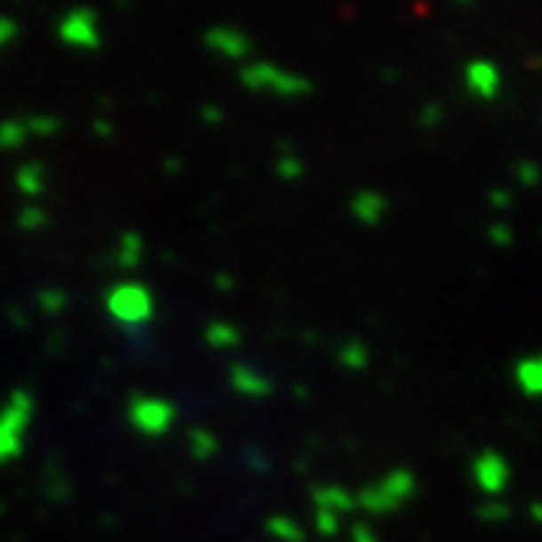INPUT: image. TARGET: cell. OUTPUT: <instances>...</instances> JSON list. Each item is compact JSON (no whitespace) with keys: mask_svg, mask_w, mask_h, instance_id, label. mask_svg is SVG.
<instances>
[{"mask_svg":"<svg viewBox=\"0 0 542 542\" xmlns=\"http://www.w3.org/2000/svg\"><path fill=\"white\" fill-rule=\"evenodd\" d=\"M106 314L121 325L124 331H142L157 320V299L151 286L142 281H121L106 292Z\"/></svg>","mask_w":542,"mask_h":542,"instance_id":"obj_1","label":"cell"},{"mask_svg":"<svg viewBox=\"0 0 542 542\" xmlns=\"http://www.w3.org/2000/svg\"><path fill=\"white\" fill-rule=\"evenodd\" d=\"M36 416V398L28 389H12L0 407V467L25 455L28 431Z\"/></svg>","mask_w":542,"mask_h":542,"instance_id":"obj_2","label":"cell"},{"mask_svg":"<svg viewBox=\"0 0 542 542\" xmlns=\"http://www.w3.org/2000/svg\"><path fill=\"white\" fill-rule=\"evenodd\" d=\"M238 82L253 94H271L283 100H296L311 94V82L301 79L299 73H290L283 67H275L268 60H247L238 69Z\"/></svg>","mask_w":542,"mask_h":542,"instance_id":"obj_3","label":"cell"},{"mask_svg":"<svg viewBox=\"0 0 542 542\" xmlns=\"http://www.w3.org/2000/svg\"><path fill=\"white\" fill-rule=\"evenodd\" d=\"M127 422L136 434L148 440L166 437L178 425V404L163 395H130L127 401Z\"/></svg>","mask_w":542,"mask_h":542,"instance_id":"obj_4","label":"cell"},{"mask_svg":"<svg viewBox=\"0 0 542 542\" xmlns=\"http://www.w3.org/2000/svg\"><path fill=\"white\" fill-rule=\"evenodd\" d=\"M58 40L69 45V49L79 52H97L103 45V34H100V21L97 12L88 10V6H79V10H69L58 25Z\"/></svg>","mask_w":542,"mask_h":542,"instance_id":"obj_5","label":"cell"},{"mask_svg":"<svg viewBox=\"0 0 542 542\" xmlns=\"http://www.w3.org/2000/svg\"><path fill=\"white\" fill-rule=\"evenodd\" d=\"M232 392L242 395L244 401H268L275 395V379L266 371L251 365V362H232L227 371Z\"/></svg>","mask_w":542,"mask_h":542,"instance_id":"obj_6","label":"cell"},{"mask_svg":"<svg viewBox=\"0 0 542 542\" xmlns=\"http://www.w3.org/2000/svg\"><path fill=\"white\" fill-rule=\"evenodd\" d=\"M203 43L208 52H214L223 60H244L247 64V58L253 54L251 36L242 34L238 28H208L203 34Z\"/></svg>","mask_w":542,"mask_h":542,"instance_id":"obj_7","label":"cell"},{"mask_svg":"<svg viewBox=\"0 0 542 542\" xmlns=\"http://www.w3.org/2000/svg\"><path fill=\"white\" fill-rule=\"evenodd\" d=\"M12 181H15V190H19L25 199H40L45 193V187H49V172H45L43 163L28 160V163H21V166L15 169Z\"/></svg>","mask_w":542,"mask_h":542,"instance_id":"obj_8","label":"cell"},{"mask_svg":"<svg viewBox=\"0 0 542 542\" xmlns=\"http://www.w3.org/2000/svg\"><path fill=\"white\" fill-rule=\"evenodd\" d=\"M205 344L211 347L214 353H232V350H242L244 344V335L235 323H227V320H211L205 325Z\"/></svg>","mask_w":542,"mask_h":542,"instance_id":"obj_9","label":"cell"},{"mask_svg":"<svg viewBox=\"0 0 542 542\" xmlns=\"http://www.w3.org/2000/svg\"><path fill=\"white\" fill-rule=\"evenodd\" d=\"M142 257H145V238L133 229L121 232L118 244H115V257H112L115 266L121 271H133V268H139Z\"/></svg>","mask_w":542,"mask_h":542,"instance_id":"obj_10","label":"cell"},{"mask_svg":"<svg viewBox=\"0 0 542 542\" xmlns=\"http://www.w3.org/2000/svg\"><path fill=\"white\" fill-rule=\"evenodd\" d=\"M187 452H190V458H196V461H211L214 455L220 452V440H217L214 431L196 425V428L187 431Z\"/></svg>","mask_w":542,"mask_h":542,"instance_id":"obj_11","label":"cell"},{"mask_svg":"<svg viewBox=\"0 0 542 542\" xmlns=\"http://www.w3.org/2000/svg\"><path fill=\"white\" fill-rule=\"evenodd\" d=\"M314 509L340 515V513H347V509H353V498L344 491V488L325 485V488H316L314 491Z\"/></svg>","mask_w":542,"mask_h":542,"instance_id":"obj_12","label":"cell"},{"mask_svg":"<svg viewBox=\"0 0 542 542\" xmlns=\"http://www.w3.org/2000/svg\"><path fill=\"white\" fill-rule=\"evenodd\" d=\"M266 533L277 542H305V528L292 515H268Z\"/></svg>","mask_w":542,"mask_h":542,"instance_id":"obj_13","label":"cell"},{"mask_svg":"<svg viewBox=\"0 0 542 542\" xmlns=\"http://www.w3.org/2000/svg\"><path fill=\"white\" fill-rule=\"evenodd\" d=\"M30 139L25 118H4L0 121V151H19Z\"/></svg>","mask_w":542,"mask_h":542,"instance_id":"obj_14","label":"cell"},{"mask_svg":"<svg viewBox=\"0 0 542 542\" xmlns=\"http://www.w3.org/2000/svg\"><path fill=\"white\" fill-rule=\"evenodd\" d=\"M49 223H52V217L43 205H25L19 214H15V227L21 232H43V229H49Z\"/></svg>","mask_w":542,"mask_h":542,"instance_id":"obj_15","label":"cell"},{"mask_svg":"<svg viewBox=\"0 0 542 542\" xmlns=\"http://www.w3.org/2000/svg\"><path fill=\"white\" fill-rule=\"evenodd\" d=\"M25 127H28V133H30V139H49V136H54V133H60V127H64V124H60V118L58 115H45V112H36V115H28L25 118Z\"/></svg>","mask_w":542,"mask_h":542,"instance_id":"obj_16","label":"cell"},{"mask_svg":"<svg viewBox=\"0 0 542 542\" xmlns=\"http://www.w3.org/2000/svg\"><path fill=\"white\" fill-rule=\"evenodd\" d=\"M275 169L283 181H301V175H305V163H301V157L290 145H281V157H277Z\"/></svg>","mask_w":542,"mask_h":542,"instance_id":"obj_17","label":"cell"},{"mask_svg":"<svg viewBox=\"0 0 542 542\" xmlns=\"http://www.w3.org/2000/svg\"><path fill=\"white\" fill-rule=\"evenodd\" d=\"M67 292L58 290V286H45V290L36 292V307L45 314V316H60L67 311Z\"/></svg>","mask_w":542,"mask_h":542,"instance_id":"obj_18","label":"cell"},{"mask_svg":"<svg viewBox=\"0 0 542 542\" xmlns=\"http://www.w3.org/2000/svg\"><path fill=\"white\" fill-rule=\"evenodd\" d=\"M353 214L362 223H374L383 214V203H379V196H374V193H362V196L353 199Z\"/></svg>","mask_w":542,"mask_h":542,"instance_id":"obj_19","label":"cell"},{"mask_svg":"<svg viewBox=\"0 0 542 542\" xmlns=\"http://www.w3.org/2000/svg\"><path fill=\"white\" fill-rule=\"evenodd\" d=\"M314 528L323 533V537H335L338 528H340V518L335 513H323V509H316L314 513Z\"/></svg>","mask_w":542,"mask_h":542,"instance_id":"obj_20","label":"cell"},{"mask_svg":"<svg viewBox=\"0 0 542 542\" xmlns=\"http://www.w3.org/2000/svg\"><path fill=\"white\" fill-rule=\"evenodd\" d=\"M15 36H19V25H15L10 15H0V49L10 45Z\"/></svg>","mask_w":542,"mask_h":542,"instance_id":"obj_21","label":"cell"},{"mask_svg":"<svg viewBox=\"0 0 542 542\" xmlns=\"http://www.w3.org/2000/svg\"><path fill=\"white\" fill-rule=\"evenodd\" d=\"M340 359H344L347 365L359 368L362 362H365V353H362V347H359V344H350V347H344V353H340Z\"/></svg>","mask_w":542,"mask_h":542,"instance_id":"obj_22","label":"cell"},{"mask_svg":"<svg viewBox=\"0 0 542 542\" xmlns=\"http://www.w3.org/2000/svg\"><path fill=\"white\" fill-rule=\"evenodd\" d=\"M203 121H208V124H220L223 121V112L217 106H205L203 108Z\"/></svg>","mask_w":542,"mask_h":542,"instance_id":"obj_23","label":"cell"},{"mask_svg":"<svg viewBox=\"0 0 542 542\" xmlns=\"http://www.w3.org/2000/svg\"><path fill=\"white\" fill-rule=\"evenodd\" d=\"M112 121H103V118H100V121H94V133L100 136V139H108V136H112Z\"/></svg>","mask_w":542,"mask_h":542,"instance_id":"obj_24","label":"cell"},{"mask_svg":"<svg viewBox=\"0 0 542 542\" xmlns=\"http://www.w3.org/2000/svg\"><path fill=\"white\" fill-rule=\"evenodd\" d=\"M353 542H374V537H371V530L365 528V524H355V528H353Z\"/></svg>","mask_w":542,"mask_h":542,"instance_id":"obj_25","label":"cell"},{"mask_svg":"<svg viewBox=\"0 0 542 542\" xmlns=\"http://www.w3.org/2000/svg\"><path fill=\"white\" fill-rule=\"evenodd\" d=\"M217 286H220V290H232V277L229 275H220V277H217Z\"/></svg>","mask_w":542,"mask_h":542,"instance_id":"obj_26","label":"cell"}]
</instances>
